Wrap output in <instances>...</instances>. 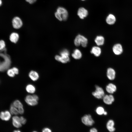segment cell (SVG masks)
<instances>
[{
    "instance_id": "cell-1",
    "label": "cell",
    "mask_w": 132,
    "mask_h": 132,
    "mask_svg": "<svg viewBox=\"0 0 132 132\" xmlns=\"http://www.w3.org/2000/svg\"><path fill=\"white\" fill-rule=\"evenodd\" d=\"M60 56L57 55L55 56V59L56 60L63 63H67L70 61L69 52L68 50H63L60 52Z\"/></svg>"
},
{
    "instance_id": "cell-2",
    "label": "cell",
    "mask_w": 132,
    "mask_h": 132,
    "mask_svg": "<svg viewBox=\"0 0 132 132\" xmlns=\"http://www.w3.org/2000/svg\"><path fill=\"white\" fill-rule=\"evenodd\" d=\"M88 39L84 36L78 34L74 40V44L76 46H78L81 44L83 47H86L88 44Z\"/></svg>"
},
{
    "instance_id": "cell-3",
    "label": "cell",
    "mask_w": 132,
    "mask_h": 132,
    "mask_svg": "<svg viewBox=\"0 0 132 132\" xmlns=\"http://www.w3.org/2000/svg\"><path fill=\"white\" fill-rule=\"evenodd\" d=\"M95 91L92 92L93 95L98 99L103 98L105 95V93L103 89L98 85L95 86Z\"/></svg>"
},
{
    "instance_id": "cell-4",
    "label": "cell",
    "mask_w": 132,
    "mask_h": 132,
    "mask_svg": "<svg viewBox=\"0 0 132 132\" xmlns=\"http://www.w3.org/2000/svg\"><path fill=\"white\" fill-rule=\"evenodd\" d=\"M81 120L83 123L88 126H92L94 123V121L90 114L85 115L82 118Z\"/></svg>"
},
{
    "instance_id": "cell-5",
    "label": "cell",
    "mask_w": 132,
    "mask_h": 132,
    "mask_svg": "<svg viewBox=\"0 0 132 132\" xmlns=\"http://www.w3.org/2000/svg\"><path fill=\"white\" fill-rule=\"evenodd\" d=\"M13 27L15 29H19L21 28L23 25L22 22L19 17L17 16L14 17L12 21Z\"/></svg>"
},
{
    "instance_id": "cell-6",
    "label": "cell",
    "mask_w": 132,
    "mask_h": 132,
    "mask_svg": "<svg viewBox=\"0 0 132 132\" xmlns=\"http://www.w3.org/2000/svg\"><path fill=\"white\" fill-rule=\"evenodd\" d=\"M56 11L61 14L63 20L66 21L67 19L68 13L67 11L65 8L62 7H59L57 9Z\"/></svg>"
},
{
    "instance_id": "cell-7",
    "label": "cell",
    "mask_w": 132,
    "mask_h": 132,
    "mask_svg": "<svg viewBox=\"0 0 132 132\" xmlns=\"http://www.w3.org/2000/svg\"><path fill=\"white\" fill-rule=\"evenodd\" d=\"M25 101L28 105L32 106L37 105L38 103V101L34 99L33 95H28L26 96Z\"/></svg>"
},
{
    "instance_id": "cell-8",
    "label": "cell",
    "mask_w": 132,
    "mask_h": 132,
    "mask_svg": "<svg viewBox=\"0 0 132 132\" xmlns=\"http://www.w3.org/2000/svg\"><path fill=\"white\" fill-rule=\"evenodd\" d=\"M11 115L10 112L8 110L2 111L0 113V118L3 121H8L10 119Z\"/></svg>"
},
{
    "instance_id": "cell-9",
    "label": "cell",
    "mask_w": 132,
    "mask_h": 132,
    "mask_svg": "<svg viewBox=\"0 0 132 132\" xmlns=\"http://www.w3.org/2000/svg\"><path fill=\"white\" fill-rule=\"evenodd\" d=\"M88 14V11L84 8H80L78 10L77 15L81 19H84L87 16Z\"/></svg>"
},
{
    "instance_id": "cell-10",
    "label": "cell",
    "mask_w": 132,
    "mask_h": 132,
    "mask_svg": "<svg viewBox=\"0 0 132 132\" xmlns=\"http://www.w3.org/2000/svg\"><path fill=\"white\" fill-rule=\"evenodd\" d=\"M12 123L14 127L17 128L21 127L22 126L20 121V117L17 115L12 117Z\"/></svg>"
},
{
    "instance_id": "cell-11",
    "label": "cell",
    "mask_w": 132,
    "mask_h": 132,
    "mask_svg": "<svg viewBox=\"0 0 132 132\" xmlns=\"http://www.w3.org/2000/svg\"><path fill=\"white\" fill-rule=\"evenodd\" d=\"M104 102L107 105H110L114 100V98L112 94L105 95L102 98Z\"/></svg>"
},
{
    "instance_id": "cell-12",
    "label": "cell",
    "mask_w": 132,
    "mask_h": 132,
    "mask_svg": "<svg viewBox=\"0 0 132 132\" xmlns=\"http://www.w3.org/2000/svg\"><path fill=\"white\" fill-rule=\"evenodd\" d=\"M112 50L114 54L117 55L121 54L123 51L122 46L120 44H115L113 46Z\"/></svg>"
},
{
    "instance_id": "cell-13",
    "label": "cell",
    "mask_w": 132,
    "mask_h": 132,
    "mask_svg": "<svg viewBox=\"0 0 132 132\" xmlns=\"http://www.w3.org/2000/svg\"><path fill=\"white\" fill-rule=\"evenodd\" d=\"M115 75L116 72L114 69L111 68H109L107 69V76L110 80H114L115 78Z\"/></svg>"
},
{
    "instance_id": "cell-14",
    "label": "cell",
    "mask_w": 132,
    "mask_h": 132,
    "mask_svg": "<svg viewBox=\"0 0 132 132\" xmlns=\"http://www.w3.org/2000/svg\"><path fill=\"white\" fill-rule=\"evenodd\" d=\"M106 89L108 93L112 94L116 91L117 87L114 84L112 83H110L106 86Z\"/></svg>"
},
{
    "instance_id": "cell-15",
    "label": "cell",
    "mask_w": 132,
    "mask_h": 132,
    "mask_svg": "<svg viewBox=\"0 0 132 132\" xmlns=\"http://www.w3.org/2000/svg\"><path fill=\"white\" fill-rule=\"evenodd\" d=\"M115 123L112 120H110L106 124V127L108 130L110 132H114L115 130L114 127Z\"/></svg>"
},
{
    "instance_id": "cell-16",
    "label": "cell",
    "mask_w": 132,
    "mask_h": 132,
    "mask_svg": "<svg viewBox=\"0 0 132 132\" xmlns=\"http://www.w3.org/2000/svg\"><path fill=\"white\" fill-rule=\"evenodd\" d=\"M90 52L91 54H93L95 56L98 57L101 54V49L99 47L94 46L92 48Z\"/></svg>"
},
{
    "instance_id": "cell-17",
    "label": "cell",
    "mask_w": 132,
    "mask_h": 132,
    "mask_svg": "<svg viewBox=\"0 0 132 132\" xmlns=\"http://www.w3.org/2000/svg\"><path fill=\"white\" fill-rule=\"evenodd\" d=\"M116 21V19L115 16L112 14H109L107 17L106 22L109 25L114 24Z\"/></svg>"
},
{
    "instance_id": "cell-18",
    "label": "cell",
    "mask_w": 132,
    "mask_h": 132,
    "mask_svg": "<svg viewBox=\"0 0 132 132\" xmlns=\"http://www.w3.org/2000/svg\"><path fill=\"white\" fill-rule=\"evenodd\" d=\"M29 76L30 78L33 81L37 80L39 77L38 73L33 70L31 71L30 72L29 74Z\"/></svg>"
},
{
    "instance_id": "cell-19",
    "label": "cell",
    "mask_w": 132,
    "mask_h": 132,
    "mask_svg": "<svg viewBox=\"0 0 132 132\" xmlns=\"http://www.w3.org/2000/svg\"><path fill=\"white\" fill-rule=\"evenodd\" d=\"M72 57L75 59H80L82 56V53L78 49L74 50L72 54Z\"/></svg>"
},
{
    "instance_id": "cell-20",
    "label": "cell",
    "mask_w": 132,
    "mask_h": 132,
    "mask_svg": "<svg viewBox=\"0 0 132 132\" xmlns=\"http://www.w3.org/2000/svg\"><path fill=\"white\" fill-rule=\"evenodd\" d=\"M105 39L102 36H97L95 40V42L98 46H100L103 44Z\"/></svg>"
},
{
    "instance_id": "cell-21",
    "label": "cell",
    "mask_w": 132,
    "mask_h": 132,
    "mask_svg": "<svg viewBox=\"0 0 132 132\" xmlns=\"http://www.w3.org/2000/svg\"><path fill=\"white\" fill-rule=\"evenodd\" d=\"M19 36L18 34L16 33H13L10 35V39L12 43H16L18 41L19 39Z\"/></svg>"
},
{
    "instance_id": "cell-22",
    "label": "cell",
    "mask_w": 132,
    "mask_h": 132,
    "mask_svg": "<svg viewBox=\"0 0 132 132\" xmlns=\"http://www.w3.org/2000/svg\"><path fill=\"white\" fill-rule=\"evenodd\" d=\"M26 90L28 93L30 94L34 93L36 90L34 86L31 84H29L26 87Z\"/></svg>"
},
{
    "instance_id": "cell-23",
    "label": "cell",
    "mask_w": 132,
    "mask_h": 132,
    "mask_svg": "<svg viewBox=\"0 0 132 132\" xmlns=\"http://www.w3.org/2000/svg\"><path fill=\"white\" fill-rule=\"evenodd\" d=\"M10 111L12 115H15L19 114L18 109L14 106L12 104L11 105Z\"/></svg>"
},
{
    "instance_id": "cell-24",
    "label": "cell",
    "mask_w": 132,
    "mask_h": 132,
    "mask_svg": "<svg viewBox=\"0 0 132 132\" xmlns=\"http://www.w3.org/2000/svg\"><path fill=\"white\" fill-rule=\"evenodd\" d=\"M104 108L102 107H98L96 109V112L99 115H101L103 114L105 111Z\"/></svg>"
},
{
    "instance_id": "cell-25",
    "label": "cell",
    "mask_w": 132,
    "mask_h": 132,
    "mask_svg": "<svg viewBox=\"0 0 132 132\" xmlns=\"http://www.w3.org/2000/svg\"><path fill=\"white\" fill-rule=\"evenodd\" d=\"M12 104L17 109L20 107H23V105L22 103L18 100L14 101Z\"/></svg>"
},
{
    "instance_id": "cell-26",
    "label": "cell",
    "mask_w": 132,
    "mask_h": 132,
    "mask_svg": "<svg viewBox=\"0 0 132 132\" xmlns=\"http://www.w3.org/2000/svg\"><path fill=\"white\" fill-rule=\"evenodd\" d=\"M7 73L9 76L11 77H14L15 75L12 68L8 69L7 70Z\"/></svg>"
},
{
    "instance_id": "cell-27",
    "label": "cell",
    "mask_w": 132,
    "mask_h": 132,
    "mask_svg": "<svg viewBox=\"0 0 132 132\" xmlns=\"http://www.w3.org/2000/svg\"><path fill=\"white\" fill-rule=\"evenodd\" d=\"M5 42L2 40H0V51L2 50L5 48Z\"/></svg>"
},
{
    "instance_id": "cell-28",
    "label": "cell",
    "mask_w": 132,
    "mask_h": 132,
    "mask_svg": "<svg viewBox=\"0 0 132 132\" xmlns=\"http://www.w3.org/2000/svg\"><path fill=\"white\" fill-rule=\"evenodd\" d=\"M56 18L59 20L60 21H63L62 16L61 14L56 11L55 13Z\"/></svg>"
},
{
    "instance_id": "cell-29",
    "label": "cell",
    "mask_w": 132,
    "mask_h": 132,
    "mask_svg": "<svg viewBox=\"0 0 132 132\" xmlns=\"http://www.w3.org/2000/svg\"><path fill=\"white\" fill-rule=\"evenodd\" d=\"M20 118L21 123L22 125L25 124L26 122V119L22 116L20 117Z\"/></svg>"
},
{
    "instance_id": "cell-30",
    "label": "cell",
    "mask_w": 132,
    "mask_h": 132,
    "mask_svg": "<svg viewBox=\"0 0 132 132\" xmlns=\"http://www.w3.org/2000/svg\"><path fill=\"white\" fill-rule=\"evenodd\" d=\"M19 114H23L24 112V110L23 107H20L18 109Z\"/></svg>"
},
{
    "instance_id": "cell-31",
    "label": "cell",
    "mask_w": 132,
    "mask_h": 132,
    "mask_svg": "<svg viewBox=\"0 0 132 132\" xmlns=\"http://www.w3.org/2000/svg\"><path fill=\"white\" fill-rule=\"evenodd\" d=\"M42 132H52V131L50 129L46 127L44 128L43 129Z\"/></svg>"
},
{
    "instance_id": "cell-32",
    "label": "cell",
    "mask_w": 132,
    "mask_h": 132,
    "mask_svg": "<svg viewBox=\"0 0 132 132\" xmlns=\"http://www.w3.org/2000/svg\"><path fill=\"white\" fill-rule=\"evenodd\" d=\"M12 69L15 74H18L19 70L17 68L13 67Z\"/></svg>"
},
{
    "instance_id": "cell-33",
    "label": "cell",
    "mask_w": 132,
    "mask_h": 132,
    "mask_svg": "<svg viewBox=\"0 0 132 132\" xmlns=\"http://www.w3.org/2000/svg\"><path fill=\"white\" fill-rule=\"evenodd\" d=\"M26 1L30 4H33L36 2L37 0H25Z\"/></svg>"
},
{
    "instance_id": "cell-34",
    "label": "cell",
    "mask_w": 132,
    "mask_h": 132,
    "mask_svg": "<svg viewBox=\"0 0 132 132\" xmlns=\"http://www.w3.org/2000/svg\"><path fill=\"white\" fill-rule=\"evenodd\" d=\"M89 132H98L97 130L95 128H92L90 130Z\"/></svg>"
},
{
    "instance_id": "cell-35",
    "label": "cell",
    "mask_w": 132,
    "mask_h": 132,
    "mask_svg": "<svg viewBox=\"0 0 132 132\" xmlns=\"http://www.w3.org/2000/svg\"><path fill=\"white\" fill-rule=\"evenodd\" d=\"M33 96L34 99L35 100L38 101L39 99V98L38 96L36 95H33Z\"/></svg>"
},
{
    "instance_id": "cell-36",
    "label": "cell",
    "mask_w": 132,
    "mask_h": 132,
    "mask_svg": "<svg viewBox=\"0 0 132 132\" xmlns=\"http://www.w3.org/2000/svg\"><path fill=\"white\" fill-rule=\"evenodd\" d=\"M13 132H22L20 130H14Z\"/></svg>"
},
{
    "instance_id": "cell-37",
    "label": "cell",
    "mask_w": 132,
    "mask_h": 132,
    "mask_svg": "<svg viewBox=\"0 0 132 132\" xmlns=\"http://www.w3.org/2000/svg\"><path fill=\"white\" fill-rule=\"evenodd\" d=\"M107 114V112L106 111H105L103 114L104 115H106Z\"/></svg>"
},
{
    "instance_id": "cell-38",
    "label": "cell",
    "mask_w": 132,
    "mask_h": 132,
    "mask_svg": "<svg viewBox=\"0 0 132 132\" xmlns=\"http://www.w3.org/2000/svg\"><path fill=\"white\" fill-rule=\"evenodd\" d=\"M2 4V1L1 0H0V6Z\"/></svg>"
},
{
    "instance_id": "cell-39",
    "label": "cell",
    "mask_w": 132,
    "mask_h": 132,
    "mask_svg": "<svg viewBox=\"0 0 132 132\" xmlns=\"http://www.w3.org/2000/svg\"><path fill=\"white\" fill-rule=\"evenodd\" d=\"M38 132L36 131H33V132Z\"/></svg>"
},
{
    "instance_id": "cell-40",
    "label": "cell",
    "mask_w": 132,
    "mask_h": 132,
    "mask_svg": "<svg viewBox=\"0 0 132 132\" xmlns=\"http://www.w3.org/2000/svg\"><path fill=\"white\" fill-rule=\"evenodd\" d=\"M82 0V1H84V0Z\"/></svg>"
}]
</instances>
